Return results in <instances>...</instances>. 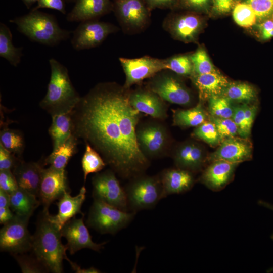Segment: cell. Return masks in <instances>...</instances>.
Returning a JSON list of instances; mask_svg holds the SVG:
<instances>
[{
  "label": "cell",
  "mask_w": 273,
  "mask_h": 273,
  "mask_svg": "<svg viewBox=\"0 0 273 273\" xmlns=\"http://www.w3.org/2000/svg\"><path fill=\"white\" fill-rule=\"evenodd\" d=\"M127 89L113 82L97 84L72 111V134L120 176L130 178L141 175L149 161L137 142L140 112L131 105Z\"/></svg>",
  "instance_id": "obj_1"
},
{
  "label": "cell",
  "mask_w": 273,
  "mask_h": 273,
  "mask_svg": "<svg viewBox=\"0 0 273 273\" xmlns=\"http://www.w3.org/2000/svg\"><path fill=\"white\" fill-rule=\"evenodd\" d=\"M136 212L122 210L103 201L94 199L88 213V226L101 234H115L126 227Z\"/></svg>",
  "instance_id": "obj_5"
},
{
  "label": "cell",
  "mask_w": 273,
  "mask_h": 273,
  "mask_svg": "<svg viewBox=\"0 0 273 273\" xmlns=\"http://www.w3.org/2000/svg\"><path fill=\"white\" fill-rule=\"evenodd\" d=\"M262 38L267 40L273 37V20L267 19L259 25Z\"/></svg>",
  "instance_id": "obj_50"
},
{
  "label": "cell",
  "mask_w": 273,
  "mask_h": 273,
  "mask_svg": "<svg viewBox=\"0 0 273 273\" xmlns=\"http://www.w3.org/2000/svg\"><path fill=\"white\" fill-rule=\"evenodd\" d=\"M191 77L202 100L222 96L230 84L226 77L218 71L204 74H192Z\"/></svg>",
  "instance_id": "obj_25"
},
{
  "label": "cell",
  "mask_w": 273,
  "mask_h": 273,
  "mask_svg": "<svg viewBox=\"0 0 273 273\" xmlns=\"http://www.w3.org/2000/svg\"><path fill=\"white\" fill-rule=\"evenodd\" d=\"M204 170L200 181L213 191L222 190L232 179L239 163L216 160Z\"/></svg>",
  "instance_id": "obj_20"
},
{
  "label": "cell",
  "mask_w": 273,
  "mask_h": 273,
  "mask_svg": "<svg viewBox=\"0 0 273 273\" xmlns=\"http://www.w3.org/2000/svg\"><path fill=\"white\" fill-rule=\"evenodd\" d=\"M231 102L229 99L222 96L209 98L208 109L211 116L222 118H232L234 106Z\"/></svg>",
  "instance_id": "obj_34"
},
{
  "label": "cell",
  "mask_w": 273,
  "mask_h": 273,
  "mask_svg": "<svg viewBox=\"0 0 273 273\" xmlns=\"http://www.w3.org/2000/svg\"><path fill=\"white\" fill-rule=\"evenodd\" d=\"M81 165L84 174V180L85 182L89 174L100 171L105 167L106 163L99 153L89 144L86 143Z\"/></svg>",
  "instance_id": "obj_33"
},
{
  "label": "cell",
  "mask_w": 273,
  "mask_h": 273,
  "mask_svg": "<svg viewBox=\"0 0 273 273\" xmlns=\"http://www.w3.org/2000/svg\"><path fill=\"white\" fill-rule=\"evenodd\" d=\"M26 6L29 8L33 4L38 2L39 0H22Z\"/></svg>",
  "instance_id": "obj_55"
},
{
  "label": "cell",
  "mask_w": 273,
  "mask_h": 273,
  "mask_svg": "<svg viewBox=\"0 0 273 273\" xmlns=\"http://www.w3.org/2000/svg\"><path fill=\"white\" fill-rule=\"evenodd\" d=\"M43 169L39 162H26L19 159L12 172L19 188L38 197Z\"/></svg>",
  "instance_id": "obj_22"
},
{
  "label": "cell",
  "mask_w": 273,
  "mask_h": 273,
  "mask_svg": "<svg viewBox=\"0 0 273 273\" xmlns=\"http://www.w3.org/2000/svg\"><path fill=\"white\" fill-rule=\"evenodd\" d=\"M14 215L10 206L0 207V223L5 224L11 220Z\"/></svg>",
  "instance_id": "obj_51"
},
{
  "label": "cell",
  "mask_w": 273,
  "mask_h": 273,
  "mask_svg": "<svg viewBox=\"0 0 273 273\" xmlns=\"http://www.w3.org/2000/svg\"><path fill=\"white\" fill-rule=\"evenodd\" d=\"M52 118L49 132L53 141V150H54L72 135V111L53 115Z\"/></svg>",
  "instance_id": "obj_27"
},
{
  "label": "cell",
  "mask_w": 273,
  "mask_h": 273,
  "mask_svg": "<svg viewBox=\"0 0 273 273\" xmlns=\"http://www.w3.org/2000/svg\"><path fill=\"white\" fill-rule=\"evenodd\" d=\"M77 139L72 135L44 160V165L50 166L58 170L65 169L69 160L76 153Z\"/></svg>",
  "instance_id": "obj_28"
},
{
  "label": "cell",
  "mask_w": 273,
  "mask_h": 273,
  "mask_svg": "<svg viewBox=\"0 0 273 273\" xmlns=\"http://www.w3.org/2000/svg\"><path fill=\"white\" fill-rule=\"evenodd\" d=\"M29 218L14 215L0 231V249L13 255L23 254L32 248L33 236L27 225Z\"/></svg>",
  "instance_id": "obj_7"
},
{
  "label": "cell",
  "mask_w": 273,
  "mask_h": 273,
  "mask_svg": "<svg viewBox=\"0 0 273 273\" xmlns=\"http://www.w3.org/2000/svg\"><path fill=\"white\" fill-rule=\"evenodd\" d=\"M19 159L15 157V154L7 150L0 144V171L11 170Z\"/></svg>",
  "instance_id": "obj_44"
},
{
  "label": "cell",
  "mask_w": 273,
  "mask_h": 273,
  "mask_svg": "<svg viewBox=\"0 0 273 273\" xmlns=\"http://www.w3.org/2000/svg\"><path fill=\"white\" fill-rule=\"evenodd\" d=\"M119 60L125 74L124 87L126 89L167 70L165 59L145 56L132 59L120 57Z\"/></svg>",
  "instance_id": "obj_11"
},
{
  "label": "cell",
  "mask_w": 273,
  "mask_h": 273,
  "mask_svg": "<svg viewBox=\"0 0 273 273\" xmlns=\"http://www.w3.org/2000/svg\"><path fill=\"white\" fill-rule=\"evenodd\" d=\"M125 190L131 211L152 208L164 198L160 176L140 175L133 178Z\"/></svg>",
  "instance_id": "obj_6"
},
{
  "label": "cell",
  "mask_w": 273,
  "mask_h": 273,
  "mask_svg": "<svg viewBox=\"0 0 273 273\" xmlns=\"http://www.w3.org/2000/svg\"><path fill=\"white\" fill-rule=\"evenodd\" d=\"M48 211H43L33 236L32 248L37 259L48 271L54 273L63 271V261L68 260L66 246L61 242V231L51 222L47 216Z\"/></svg>",
  "instance_id": "obj_3"
},
{
  "label": "cell",
  "mask_w": 273,
  "mask_h": 273,
  "mask_svg": "<svg viewBox=\"0 0 273 273\" xmlns=\"http://www.w3.org/2000/svg\"><path fill=\"white\" fill-rule=\"evenodd\" d=\"M272 20H273V17H272Z\"/></svg>",
  "instance_id": "obj_57"
},
{
  "label": "cell",
  "mask_w": 273,
  "mask_h": 273,
  "mask_svg": "<svg viewBox=\"0 0 273 273\" xmlns=\"http://www.w3.org/2000/svg\"><path fill=\"white\" fill-rule=\"evenodd\" d=\"M222 96L243 104H248L255 100L256 92L251 85L244 82L230 83L223 92Z\"/></svg>",
  "instance_id": "obj_31"
},
{
  "label": "cell",
  "mask_w": 273,
  "mask_h": 273,
  "mask_svg": "<svg viewBox=\"0 0 273 273\" xmlns=\"http://www.w3.org/2000/svg\"><path fill=\"white\" fill-rule=\"evenodd\" d=\"M67 191H70L65 169L58 170L51 166L43 169L38 195L43 211H48L51 203Z\"/></svg>",
  "instance_id": "obj_13"
},
{
  "label": "cell",
  "mask_w": 273,
  "mask_h": 273,
  "mask_svg": "<svg viewBox=\"0 0 273 273\" xmlns=\"http://www.w3.org/2000/svg\"><path fill=\"white\" fill-rule=\"evenodd\" d=\"M37 197L35 195L19 187L10 194V207L14 214L30 218L41 203Z\"/></svg>",
  "instance_id": "obj_26"
},
{
  "label": "cell",
  "mask_w": 273,
  "mask_h": 273,
  "mask_svg": "<svg viewBox=\"0 0 273 273\" xmlns=\"http://www.w3.org/2000/svg\"><path fill=\"white\" fill-rule=\"evenodd\" d=\"M17 30L32 41L54 46L68 39L71 32L62 29L52 15L36 10L9 20Z\"/></svg>",
  "instance_id": "obj_4"
},
{
  "label": "cell",
  "mask_w": 273,
  "mask_h": 273,
  "mask_svg": "<svg viewBox=\"0 0 273 273\" xmlns=\"http://www.w3.org/2000/svg\"><path fill=\"white\" fill-rule=\"evenodd\" d=\"M244 105L246 128L247 133L249 136L257 111V107L255 105H250L248 104H244Z\"/></svg>",
  "instance_id": "obj_49"
},
{
  "label": "cell",
  "mask_w": 273,
  "mask_h": 273,
  "mask_svg": "<svg viewBox=\"0 0 273 273\" xmlns=\"http://www.w3.org/2000/svg\"><path fill=\"white\" fill-rule=\"evenodd\" d=\"M167 70L181 76H191L193 73L190 55H180L165 59Z\"/></svg>",
  "instance_id": "obj_35"
},
{
  "label": "cell",
  "mask_w": 273,
  "mask_h": 273,
  "mask_svg": "<svg viewBox=\"0 0 273 273\" xmlns=\"http://www.w3.org/2000/svg\"><path fill=\"white\" fill-rule=\"evenodd\" d=\"M160 178L164 198L169 195L186 192L193 187L195 183L192 172L177 167L164 170Z\"/></svg>",
  "instance_id": "obj_24"
},
{
  "label": "cell",
  "mask_w": 273,
  "mask_h": 273,
  "mask_svg": "<svg viewBox=\"0 0 273 273\" xmlns=\"http://www.w3.org/2000/svg\"><path fill=\"white\" fill-rule=\"evenodd\" d=\"M10 206V194L0 189V207Z\"/></svg>",
  "instance_id": "obj_53"
},
{
  "label": "cell",
  "mask_w": 273,
  "mask_h": 273,
  "mask_svg": "<svg viewBox=\"0 0 273 273\" xmlns=\"http://www.w3.org/2000/svg\"><path fill=\"white\" fill-rule=\"evenodd\" d=\"M252 146L247 138L233 136L222 141L218 148L208 157V161L223 160L240 163L251 158Z\"/></svg>",
  "instance_id": "obj_16"
},
{
  "label": "cell",
  "mask_w": 273,
  "mask_h": 273,
  "mask_svg": "<svg viewBox=\"0 0 273 273\" xmlns=\"http://www.w3.org/2000/svg\"><path fill=\"white\" fill-rule=\"evenodd\" d=\"M62 237L66 238V245L70 254L78 251L88 248L95 251H100L106 242L97 244L93 241L87 228L83 221V217L72 218L60 230Z\"/></svg>",
  "instance_id": "obj_14"
},
{
  "label": "cell",
  "mask_w": 273,
  "mask_h": 273,
  "mask_svg": "<svg viewBox=\"0 0 273 273\" xmlns=\"http://www.w3.org/2000/svg\"><path fill=\"white\" fill-rule=\"evenodd\" d=\"M136 135L139 146L147 157L160 155L167 141L165 128L158 124H147L139 128Z\"/></svg>",
  "instance_id": "obj_17"
},
{
  "label": "cell",
  "mask_w": 273,
  "mask_h": 273,
  "mask_svg": "<svg viewBox=\"0 0 273 273\" xmlns=\"http://www.w3.org/2000/svg\"><path fill=\"white\" fill-rule=\"evenodd\" d=\"M173 160L177 168L191 172L199 171L208 158L202 147L192 141L185 142L178 146L173 155Z\"/></svg>",
  "instance_id": "obj_21"
},
{
  "label": "cell",
  "mask_w": 273,
  "mask_h": 273,
  "mask_svg": "<svg viewBox=\"0 0 273 273\" xmlns=\"http://www.w3.org/2000/svg\"><path fill=\"white\" fill-rule=\"evenodd\" d=\"M86 192L85 188L82 187L79 193L75 196H71L70 191L65 192L56 203L58 208L57 214L51 215L48 212L49 220L61 230L76 214H82L81 208L85 199Z\"/></svg>",
  "instance_id": "obj_19"
},
{
  "label": "cell",
  "mask_w": 273,
  "mask_h": 273,
  "mask_svg": "<svg viewBox=\"0 0 273 273\" xmlns=\"http://www.w3.org/2000/svg\"><path fill=\"white\" fill-rule=\"evenodd\" d=\"M18 188L16 179L11 170L0 171V189L10 194Z\"/></svg>",
  "instance_id": "obj_42"
},
{
  "label": "cell",
  "mask_w": 273,
  "mask_h": 273,
  "mask_svg": "<svg viewBox=\"0 0 273 273\" xmlns=\"http://www.w3.org/2000/svg\"><path fill=\"white\" fill-rule=\"evenodd\" d=\"M210 0H179V6L194 12L207 10Z\"/></svg>",
  "instance_id": "obj_47"
},
{
  "label": "cell",
  "mask_w": 273,
  "mask_h": 273,
  "mask_svg": "<svg viewBox=\"0 0 273 273\" xmlns=\"http://www.w3.org/2000/svg\"><path fill=\"white\" fill-rule=\"evenodd\" d=\"M117 30L113 24L97 19L82 21L73 32L71 45L77 51L95 48Z\"/></svg>",
  "instance_id": "obj_10"
},
{
  "label": "cell",
  "mask_w": 273,
  "mask_h": 273,
  "mask_svg": "<svg viewBox=\"0 0 273 273\" xmlns=\"http://www.w3.org/2000/svg\"><path fill=\"white\" fill-rule=\"evenodd\" d=\"M163 26L175 38L190 42L196 39L202 26V20L195 12H190L168 16L165 18Z\"/></svg>",
  "instance_id": "obj_15"
},
{
  "label": "cell",
  "mask_w": 273,
  "mask_h": 273,
  "mask_svg": "<svg viewBox=\"0 0 273 273\" xmlns=\"http://www.w3.org/2000/svg\"><path fill=\"white\" fill-rule=\"evenodd\" d=\"M12 34L4 23H0V56L17 67L23 56V47H16L12 42Z\"/></svg>",
  "instance_id": "obj_29"
},
{
  "label": "cell",
  "mask_w": 273,
  "mask_h": 273,
  "mask_svg": "<svg viewBox=\"0 0 273 273\" xmlns=\"http://www.w3.org/2000/svg\"><path fill=\"white\" fill-rule=\"evenodd\" d=\"M70 263L72 269L77 273H98L100 272V270L94 267H90L88 268H82L75 263L70 261L69 259L67 260Z\"/></svg>",
  "instance_id": "obj_52"
},
{
  "label": "cell",
  "mask_w": 273,
  "mask_h": 273,
  "mask_svg": "<svg viewBox=\"0 0 273 273\" xmlns=\"http://www.w3.org/2000/svg\"><path fill=\"white\" fill-rule=\"evenodd\" d=\"M131 105L140 113H143L153 118L163 119L167 117L166 107L157 94L148 88L138 89L129 93Z\"/></svg>",
  "instance_id": "obj_18"
},
{
  "label": "cell",
  "mask_w": 273,
  "mask_h": 273,
  "mask_svg": "<svg viewBox=\"0 0 273 273\" xmlns=\"http://www.w3.org/2000/svg\"><path fill=\"white\" fill-rule=\"evenodd\" d=\"M112 10L120 24L129 30H141L150 20V11L144 0H114Z\"/></svg>",
  "instance_id": "obj_12"
},
{
  "label": "cell",
  "mask_w": 273,
  "mask_h": 273,
  "mask_svg": "<svg viewBox=\"0 0 273 273\" xmlns=\"http://www.w3.org/2000/svg\"><path fill=\"white\" fill-rule=\"evenodd\" d=\"M51 76L40 107L51 116L71 112L81 97L74 87L67 68L54 58L50 59Z\"/></svg>",
  "instance_id": "obj_2"
},
{
  "label": "cell",
  "mask_w": 273,
  "mask_h": 273,
  "mask_svg": "<svg viewBox=\"0 0 273 273\" xmlns=\"http://www.w3.org/2000/svg\"><path fill=\"white\" fill-rule=\"evenodd\" d=\"M39 8H50L60 11L65 14V6L64 0H39L37 6L32 10Z\"/></svg>",
  "instance_id": "obj_48"
},
{
  "label": "cell",
  "mask_w": 273,
  "mask_h": 273,
  "mask_svg": "<svg viewBox=\"0 0 273 273\" xmlns=\"http://www.w3.org/2000/svg\"><path fill=\"white\" fill-rule=\"evenodd\" d=\"M258 204H259L261 206H262L263 207H266L269 209H271L273 210V205L270 204L266 202H265L263 200H259L258 202ZM270 238L272 240H273V233L270 236Z\"/></svg>",
  "instance_id": "obj_54"
},
{
  "label": "cell",
  "mask_w": 273,
  "mask_h": 273,
  "mask_svg": "<svg viewBox=\"0 0 273 273\" xmlns=\"http://www.w3.org/2000/svg\"><path fill=\"white\" fill-rule=\"evenodd\" d=\"M258 19L266 18L273 14V0H245Z\"/></svg>",
  "instance_id": "obj_41"
},
{
  "label": "cell",
  "mask_w": 273,
  "mask_h": 273,
  "mask_svg": "<svg viewBox=\"0 0 273 273\" xmlns=\"http://www.w3.org/2000/svg\"><path fill=\"white\" fill-rule=\"evenodd\" d=\"M210 120L215 125L222 141L238 134V129L232 118H222L211 116Z\"/></svg>",
  "instance_id": "obj_39"
},
{
  "label": "cell",
  "mask_w": 273,
  "mask_h": 273,
  "mask_svg": "<svg viewBox=\"0 0 273 273\" xmlns=\"http://www.w3.org/2000/svg\"><path fill=\"white\" fill-rule=\"evenodd\" d=\"M14 255L21 271L24 273H40L47 270L44 266L35 258L22 255ZM48 271V270H47Z\"/></svg>",
  "instance_id": "obj_40"
},
{
  "label": "cell",
  "mask_w": 273,
  "mask_h": 273,
  "mask_svg": "<svg viewBox=\"0 0 273 273\" xmlns=\"http://www.w3.org/2000/svg\"><path fill=\"white\" fill-rule=\"evenodd\" d=\"M272 271H273V267H272V268L269 269L267 271V272H272Z\"/></svg>",
  "instance_id": "obj_56"
},
{
  "label": "cell",
  "mask_w": 273,
  "mask_h": 273,
  "mask_svg": "<svg viewBox=\"0 0 273 273\" xmlns=\"http://www.w3.org/2000/svg\"><path fill=\"white\" fill-rule=\"evenodd\" d=\"M241 0H213L212 10L215 13L223 14L230 12Z\"/></svg>",
  "instance_id": "obj_45"
},
{
  "label": "cell",
  "mask_w": 273,
  "mask_h": 273,
  "mask_svg": "<svg viewBox=\"0 0 273 273\" xmlns=\"http://www.w3.org/2000/svg\"><path fill=\"white\" fill-rule=\"evenodd\" d=\"M151 11L155 9H173L179 4V0H144Z\"/></svg>",
  "instance_id": "obj_46"
},
{
  "label": "cell",
  "mask_w": 273,
  "mask_h": 273,
  "mask_svg": "<svg viewBox=\"0 0 273 273\" xmlns=\"http://www.w3.org/2000/svg\"><path fill=\"white\" fill-rule=\"evenodd\" d=\"M232 15L235 22L243 27L253 26L257 19L251 7L245 2H240L234 7Z\"/></svg>",
  "instance_id": "obj_36"
},
{
  "label": "cell",
  "mask_w": 273,
  "mask_h": 273,
  "mask_svg": "<svg viewBox=\"0 0 273 273\" xmlns=\"http://www.w3.org/2000/svg\"><path fill=\"white\" fill-rule=\"evenodd\" d=\"M93 197L122 210H129L125 190L112 170L96 174L93 177Z\"/></svg>",
  "instance_id": "obj_9"
},
{
  "label": "cell",
  "mask_w": 273,
  "mask_h": 273,
  "mask_svg": "<svg viewBox=\"0 0 273 273\" xmlns=\"http://www.w3.org/2000/svg\"><path fill=\"white\" fill-rule=\"evenodd\" d=\"M232 119L238 127V134L242 138H247L249 135L245 125L244 104L234 107Z\"/></svg>",
  "instance_id": "obj_43"
},
{
  "label": "cell",
  "mask_w": 273,
  "mask_h": 273,
  "mask_svg": "<svg viewBox=\"0 0 273 273\" xmlns=\"http://www.w3.org/2000/svg\"><path fill=\"white\" fill-rule=\"evenodd\" d=\"M193 135L209 145L215 147L222 140L214 124L210 120L206 121L194 129Z\"/></svg>",
  "instance_id": "obj_37"
},
{
  "label": "cell",
  "mask_w": 273,
  "mask_h": 273,
  "mask_svg": "<svg viewBox=\"0 0 273 273\" xmlns=\"http://www.w3.org/2000/svg\"><path fill=\"white\" fill-rule=\"evenodd\" d=\"M165 70L150 78L147 88L164 101L179 105H189L192 101L190 91L178 78Z\"/></svg>",
  "instance_id": "obj_8"
},
{
  "label": "cell",
  "mask_w": 273,
  "mask_h": 273,
  "mask_svg": "<svg viewBox=\"0 0 273 273\" xmlns=\"http://www.w3.org/2000/svg\"><path fill=\"white\" fill-rule=\"evenodd\" d=\"M193 66V74H204L215 72L214 65L206 52L202 48H198L190 55Z\"/></svg>",
  "instance_id": "obj_38"
},
{
  "label": "cell",
  "mask_w": 273,
  "mask_h": 273,
  "mask_svg": "<svg viewBox=\"0 0 273 273\" xmlns=\"http://www.w3.org/2000/svg\"><path fill=\"white\" fill-rule=\"evenodd\" d=\"M111 0H76L72 10L67 14L69 22H82L97 18L112 10Z\"/></svg>",
  "instance_id": "obj_23"
},
{
  "label": "cell",
  "mask_w": 273,
  "mask_h": 273,
  "mask_svg": "<svg viewBox=\"0 0 273 273\" xmlns=\"http://www.w3.org/2000/svg\"><path fill=\"white\" fill-rule=\"evenodd\" d=\"M0 144L10 152L21 157L25 143L23 135L19 130L4 128L1 130Z\"/></svg>",
  "instance_id": "obj_32"
},
{
  "label": "cell",
  "mask_w": 273,
  "mask_h": 273,
  "mask_svg": "<svg viewBox=\"0 0 273 273\" xmlns=\"http://www.w3.org/2000/svg\"><path fill=\"white\" fill-rule=\"evenodd\" d=\"M207 115L202 104L187 110L174 111L173 124L181 127H197L206 121Z\"/></svg>",
  "instance_id": "obj_30"
}]
</instances>
